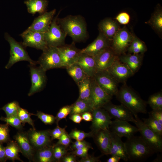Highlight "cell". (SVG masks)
<instances>
[{
  "label": "cell",
  "instance_id": "obj_1",
  "mask_svg": "<svg viewBox=\"0 0 162 162\" xmlns=\"http://www.w3.org/2000/svg\"><path fill=\"white\" fill-rule=\"evenodd\" d=\"M57 22L67 35L71 37L74 42L83 41L87 38L86 24L82 16L69 15L62 18L58 17Z\"/></svg>",
  "mask_w": 162,
  "mask_h": 162
},
{
  "label": "cell",
  "instance_id": "obj_2",
  "mask_svg": "<svg viewBox=\"0 0 162 162\" xmlns=\"http://www.w3.org/2000/svg\"><path fill=\"white\" fill-rule=\"evenodd\" d=\"M116 96L121 104L132 112L134 117L139 113H147V102L126 83L118 90Z\"/></svg>",
  "mask_w": 162,
  "mask_h": 162
},
{
  "label": "cell",
  "instance_id": "obj_3",
  "mask_svg": "<svg viewBox=\"0 0 162 162\" xmlns=\"http://www.w3.org/2000/svg\"><path fill=\"white\" fill-rule=\"evenodd\" d=\"M124 143L128 160L132 161H143L154 153L140 136L127 138Z\"/></svg>",
  "mask_w": 162,
  "mask_h": 162
},
{
  "label": "cell",
  "instance_id": "obj_4",
  "mask_svg": "<svg viewBox=\"0 0 162 162\" xmlns=\"http://www.w3.org/2000/svg\"><path fill=\"white\" fill-rule=\"evenodd\" d=\"M4 37L9 44L10 57L9 60L5 66V68L8 69L15 63L21 61H26L30 64L36 65L37 62L32 60L25 49V47L22 43L17 41L8 33H5Z\"/></svg>",
  "mask_w": 162,
  "mask_h": 162
},
{
  "label": "cell",
  "instance_id": "obj_5",
  "mask_svg": "<svg viewBox=\"0 0 162 162\" xmlns=\"http://www.w3.org/2000/svg\"><path fill=\"white\" fill-rule=\"evenodd\" d=\"M134 123L138 128L140 136L154 153L162 151V137L148 127L138 117H134Z\"/></svg>",
  "mask_w": 162,
  "mask_h": 162
},
{
  "label": "cell",
  "instance_id": "obj_6",
  "mask_svg": "<svg viewBox=\"0 0 162 162\" xmlns=\"http://www.w3.org/2000/svg\"><path fill=\"white\" fill-rule=\"evenodd\" d=\"M37 64L44 70L62 68L60 54L56 47L48 46L37 61Z\"/></svg>",
  "mask_w": 162,
  "mask_h": 162
},
{
  "label": "cell",
  "instance_id": "obj_7",
  "mask_svg": "<svg viewBox=\"0 0 162 162\" xmlns=\"http://www.w3.org/2000/svg\"><path fill=\"white\" fill-rule=\"evenodd\" d=\"M60 12L54 17L49 29L44 33L48 46L57 47L65 44L67 35L57 22Z\"/></svg>",
  "mask_w": 162,
  "mask_h": 162
},
{
  "label": "cell",
  "instance_id": "obj_8",
  "mask_svg": "<svg viewBox=\"0 0 162 162\" xmlns=\"http://www.w3.org/2000/svg\"><path fill=\"white\" fill-rule=\"evenodd\" d=\"M134 36L125 27L119 29L112 40L111 46L117 55L122 54L127 50Z\"/></svg>",
  "mask_w": 162,
  "mask_h": 162
},
{
  "label": "cell",
  "instance_id": "obj_9",
  "mask_svg": "<svg viewBox=\"0 0 162 162\" xmlns=\"http://www.w3.org/2000/svg\"><path fill=\"white\" fill-rule=\"evenodd\" d=\"M30 64V73L31 81V86L28 93V96L42 91L45 87L47 77L46 71L40 66Z\"/></svg>",
  "mask_w": 162,
  "mask_h": 162
},
{
  "label": "cell",
  "instance_id": "obj_10",
  "mask_svg": "<svg viewBox=\"0 0 162 162\" xmlns=\"http://www.w3.org/2000/svg\"><path fill=\"white\" fill-rule=\"evenodd\" d=\"M99 86L108 94L116 96L118 82L107 70L98 71L93 77Z\"/></svg>",
  "mask_w": 162,
  "mask_h": 162
},
{
  "label": "cell",
  "instance_id": "obj_11",
  "mask_svg": "<svg viewBox=\"0 0 162 162\" xmlns=\"http://www.w3.org/2000/svg\"><path fill=\"white\" fill-rule=\"evenodd\" d=\"M26 132L31 145L35 150L52 145L50 130H39L32 128Z\"/></svg>",
  "mask_w": 162,
  "mask_h": 162
},
{
  "label": "cell",
  "instance_id": "obj_12",
  "mask_svg": "<svg viewBox=\"0 0 162 162\" xmlns=\"http://www.w3.org/2000/svg\"><path fill=\"white\" fill-rule=\"evenodd\" d=\"M112 97L110 95L98 84L92 78V86L90 103L93 109L103 107L111 101Z\"/></svg>",
  "mask_w": 162,
  "mask_h": 162
},
{
  "label": "cell",
  "instance_id": "obj_13",
  "mask_svg": "<svg viewBox=\"0 0 162 162\" xmlns=\"http://www.w3.org/2000/svg\"><path fill=\"white\" fill-rule=\"evenodd\" d=\"M92 113L91 131L94 133L100 130L109 129L112 118L107 111L102 107L94 109Z\"/></svg>",
  "mask_w": 162,
  "mask_h": 162
},
{
  "label": "cell",
  "instance_id": "obj_14",
  "mask_svg": "<svg viewBox=\"0 0 162 162\" xmlns=\"http://www.w3.org/2000/svg\"><path fill=\"white\" fill-rule=\"evenodd\" d=\"M23 41L22 43L25 47H30L42 51L48 46L44 33L32 31L27 29L20 34Z\"/></svg>",
  "mask_w": 162,
  "mask_h": 162
},
{
  "label": "cell",
  "instance_id": "obj_15",
  "mask_svg": "<svg viewBox=\"0 0 162 162\" xmlns=\"http://www.w3.org/2000/svg\"><path fill=\"white\" fill-rule=\"evenodd\" d=\"M57 48L61 58L62 68H66L76 63L81 53V50L76 46L74 42L71 44H64Z\"/></svg>",
  "mask_w": 162,
  "mask_h": 162
},
{
  "label": "cell",
  "instance_id": "obj_16",
  "mask_svg": "<svg viewBox=\"0 0 162 162\" xmlns=\"http://www.w3.org/2000/svg\"><path fill=\"white\" fill-rule=\"evenodd\" d=\"M102 108L107 111L112 119L132 122L134 123L135 121L132 112L121 104L119 105H115L110 101Z\"/></svg>",
  "mask_w": 162,
  "mask_h": 162
},
{
  "label": "cell",
  "instance_id": "obj_17",
  "mask_svg": "<svg viewBox=\"0 0 162 162\" xmlns=\"http://www.w3.org/2000/svg\"><path fill=\"white\" fill-rule=\"evenodd\" d=\"M56 9L46 12L34 20L32 24L26 29L32 31L44 33L49 29L54 17Z\"/></svg>",
  "mask_w": 162,
  "mask_h": 162
},
{
  "label": "cell",
  "instance_id": "obj_18",
  "mask_svg": "<svg viewBox=\"0 0 162 162\" xmlns=\"http://www.w3.org/2000/svg\"><path fill=\"white\" fill-rule=\"evenodd\" d=\"M106 70L118 83L123 84L126 83L128 79L134 75L127 65L119 60L118 58Z\"/></svg>",
  "mask_w": 162,
  "mask_h": 162
},
{
  "label": "cell",
  "instance_id": "obj_19",
  "mask_svg": "<svg viewBox=\"0 0 162 162\" xmlns=\"http://www.w3.org/2000/svg\"><path fill=\"white\" fill-rule=\"evenodd\" d=\"M109 130L121 138L130 137L139 132L138 128L130 124L129 122L117 120L112 121Z\"/></svg>",
  "mask_w": 162,
  "mask_h": 162
},
{
  "label": "cell",
  "instance_id": "obj_20",
  "mask_svg": "<svg viewBox=\"0 0 162 162\" xmlns=\"http://www.w3.org/2000/svg\"><path fill=\"white\" fill-rule=\"evenodd\" d=\"M111 47L110 46L94 57L98 71L106 70L118 58Z\"/></svg>",
  "mask_w": 162,
  "mask_h": 162
},
{
  "label": "cell",
  "instance_id": "obj_21",
  "mask_svg": "<svg viewBox=\"0 0 162 162\" xmlns=\"http://www.w3.org/2000/svg\"><path fill=\"white\" fill-rule=\"evenodd\" d=\"M13 138L22 154L29 161H32L35 150L31 145L26 132L19 130Z\"/></svg>",
  "mask_w": 162,
  "mask_h": 162
},
{
  "label": "cell",
  "instance_id": "obj_22",
  "mask_svg": "<svg viewBox=\"0 0 162 162\" xmlns=\"http://www.w3.org/2000/svg\"><path fill=\"white\" fill-rule=\"evenodd\" d=\"M110 40L101 33L92 43L81 50V53H86L93 57L106 48L111 46Z\"/></svg>",
  "mask_w": 162,
  "mask_h": 162
},
{
  "label": "cell",
  "instance_id": "obj_23",
  "mask_svg": "<svg viewBox=\"0 0 162 162\" xmlns=\"http://www.w3.org/2000/svg\"><path fill=\"white\" fill-rule=\"evenodd\" d=\"M94 142L102 154L108 155L111 144V135L109 129H102L93 133Z\"/></svg>",
  "mask_w": 162,
  "mask_h": 162
},
{
  "label": "cell",
  "instance_id": "obj_24",
  "mask_svg": "<svg viewBox=\"0 0 162 162\" xmlns=\"http://www.w3.org/2000/svg\"><path fill=\"white\" fill-rule=\"evenodd\" d=\"M111 144L109 154L119 157L124 161L127 162L128 158L126 151L124 142L121 137L110 131Z\"/></svg>",
  "mask_w": 162,
  "mask_h": 162
},
{
  "label": "cell",
  "instance_id": "obj_25",
  "mask_svg": "<svg viewBox=\"0 0 162 162\" xmlns=\"http://www.w3.org/2000/svg\"><path fill=\"white\" fill-rule=\"evenodd\" d=\"M76 62L80 65L88 76L93 77L98 71L94 57L86 53H81Z\"/></svg>",
  "mask_w": 162,
  "mask_h": 162
},
{
  "label": "cell",
  "instance_id": "obj_26",
  "mask_svg": "<svg viewBox=\"0 0 162 162\" xmlns=\"http://www.w3.org/2000/svg\"><path fill=\"white\" fill-rule=\"evenodd\" d=\"M143 54L129 53L118 56L121 62L127 65L134 74L140 69L142 65Z\"/></svg>",
  "mask_w": 162,
  "mask_h": 162
},
{
  "label": "cell",
  "instance_id": "obj_27",
  "mask_svg": "<svg viewBox=\"0 0 162 162\" xmlns=\"http://www.w3.org/2000/svg\"><path fill=\"white\" fill-rule=\"evenodd\" d=\"M100 32L110 41L120 28L118 22L112 19L105 18L101 20L98 25Z\"/></svg>",
  "mask_w": 162,
  "mask_h": 162
},
{
  "label": "cell",
  "instance_id": "obj_28",
  "mask_svg": "<svg viewBox=\"0 0 162 162\" xmlns=\"http://www.w3.org/2000/svg\"><path fill=\"white\" fill-rule=\"evenodd\" d=\"M53 146L51 145L35 150L32 161L56 162L53 155Z\"/></svg>",
  "mask_w": 162,
  "mask_h": 162
},
{
  "label": "cell",
  "instance_id": "obj_29",
  "mask_svg": "<svg viewBox=\"0 0 162 162\" xmlns=\"http://www.w3.org/2000/svg\"><path fill=\"white\" fill-rule=\"evenodd\" d=\"M24 3L28 13L34 14L38 13L41 15L46 11L49 1L47 0H27Z\"/></svg>",
  "mask_w": 162,
  "mask_h": 162
},
{
  "label": "cell",
  "instance_id": "obj_30",
  "mask_svg": "<svg viewBox=\"0 0 162 162\" xmlns=\"http://www.w3.org/2000/svg\"><path fill=\"white\" fill-rule=\"evenodd\" d=\"M79 96L78 99L89 101L91 96L92 78L86 76L78 84Z\"/></svg>",
  "mask_w": 162,
  "mask_h": 162
},
{
  "label": "cell",
  "instance_id": "obj_31",
  "mask_svg": "<svg viewBox=\"0 0 162 162\" xmlns=\"http://www.w3.org/2000/svg\"><path fill=\"white\" fill-rule=\"evenodd\" d=\"M7 143L4 148L7 159L14 162L16 160L23 162L20 158L19 153H21V151L15 141L10 140Z\"/></svg>",
  "mask_w": 162,
  "mask_h": 162
},
{
  "label": "cell",
  "instance_id": "obj_32",
  "mask_svg": "<svg viewBox=\"0 0 162 162\" xmlns=\"http://www.w3.org/2000/svg\"><path fill=\"white\" fill-rule=\"evenodd\" d=\"M65 68L68 74L77 85L87 76L81 67L76 62Z\"/></svg>",
  "mask_w": 162,
  "mask_h": 162
},
{
  "label": "cell",
  "instance_id": "obj_33",
  "mask_svg": "<svg viewBox=\"0 0 162 162\" xmlns=\"http://www.w3.org/2000/svg\"><path fill=\"white\" fill-rule=\"evenodd\" d=\"M71 105V110L70 114L82 113L86 112H92L93 109L89 101L77 99Z\"/></svg>",
  "mask_w": 162,
  "mask_h": 162
},
{
  "label": "cell",
  "instance_id": "obj_34",
  "mask_svg": "<svg viewBox=\"0 0 162 162\" xmlns=\"http://www.w3.org/2000/svg\"><path fill=\"white\" fill-rule=\"evenodd\" d=\"M127 50L129 53L143 54L147 49L143 42L134 36Z\"/></svg>",
  "mask_w": 162,
  "mask_h": 162
},
{
  "label": "cell",
  "instance_id": "obj_35",
  "mask_svg": "<svg viewBox=\"0 0 162 162\" xmlns=\"http://www.w3.org/2000/svg\"><path fill=\"white\" fill-rule=\"evenodd\" d=\"M153 29L158 32L162 31V12L158 9L154 13L150 19L147 22Z\"/></svg>",
  "mask_w": 162,
  "mask_h": 162
},
{
  "label": "cell",
  "instance_id": "obj_36",
  "mask_svg": "<svg viewBox=\"0 0 162 162\" xmlns=\"http://www.w3.org/2000/svg\"><path fill=\"white\" fill-rule=\"evenodd\" d=\"M144 123L153 131L162 136V125L157 120L149 115L147 118H143Z\"/></svg>",
  "mask_w": 162,
  "mask_h": 162
},
{
  "label": "cell",
  "instance_id": "obj_37",
  "mask_svg": "<svg viewBox=\"0 0 162 162\" xmlns=\"http://www.w3.org/2000/svg\"><path fill=\"white\" fill-rule=\"evenodd\" d=\"M147 103L152 110L162 109V93L158 92L151 95Z\"/></svg>",
  "mask_w": 162,
  "mask_h": 162
},
{
  "label": "cell",
  "instance_id": "obj_38",
  "mask_svg": "<svg viewBox=\"0 0 162 162\" xmlns=\"http://www.w3.org/2000/svg\"><path fill=\"white\" fill-rule=\"evenodd\" d=\"M32 115L34 114L29 113L26 109L20 107L19 108L17 116L23 125L24 126L26 123H27L31 125L33 128L35 129L34 121L31 117Z\"/></svg>",
  "mask_w": 162,
  "mask_h": 162
},
{
  "label": "cell",
  "instance_id": "obj_39",
  "mask_svg": "<svg viewBox=\"0 0 162 162\" xmlns=\"http://www.w3.org/2000/svg\"><path fill=\"white\" fill-rule=\"evenodd\" d=\"M20 107L17 101H14L7 103L2 107L1 109L4 112L6 116H17Z\"/></svg>",
  "mask_w": 162,
  "mask_h": 162
},
{
  "label": "cell",
  "instance_id": "obj_40",
  "mask_svg": "<svg viewBox=\"0 0 162 162\" xmlns=\"http://www.w3.org/2000/svg\"><path fill=\"white\" fill-rule=\"evenodd\" d=\"M0 120L19 130H22L23 129L24 125L17 116L6 117L2 116Z\"/></svg>",
  "mask_w": 162,
  "mask_h": 162
},
{
  "label": "cell",
  "instance_id": "obj_41",
  "mask_svg": "<svg viewBox=\"0 0 162 162\" xmlns=\"http://www.w3.org/2000/svg\"><path fill=\"white\" fill-rule=\"evenodd\" d=\"M53 153L56 162L61 161L62 159L67 154V147L55 144L53 145Z\"/></svg>",
  "mask_w": 162,
  "mask_h": 162
},
{
  "label": "cell",
  "instance_id": "obj_42",
  "mask_svg": "<svg viewBox=\"0 0 162 162\" xmlns=\"http://www.w3.org/2000/svg\"><path fill=\"white\" fill-rule=\"evenodd\" d=\"M69 135L71 139H74L76 140H82L87 137H92L93 134L91 131L89 133H86L76 128L72 130Z\"/></svg>",
  "mask_w": 162,
  "mask_h": 162
},
{
  "label": "cell",
  "instance_id": "obj_43",
  "mask_svg": "<svg viewBox=\"0 0 162 162\" xmlns=\"http://www.w3.org/2000/svg\"><path fill=\"white\" fill-rule=\"evenodd\" d=\"M9 125L7 123L0 124V144L7 143L10 140Z\"/></svg>",
  "mask_w": 162,
  "mask_h": 162
},
{
  "label": "cell",
  "instance_id": "obj_44",
  "mask_svg": "<svg viewBox=\"0 0 162 162\" xmlns=\"http://www.w3.org/2000/svg\"><path fill=\"white\" fill-rule=\"evenodd\" d=\"M34 115L36 116L43 123L46 125H51L56 122V118L52 115L45 113L40 111H37Z\"/></svg>",
  "mask_w": 162,
  "mask_h": 162
},
{
  "label": "cell",
  "instance_id": "obj_45",
  "mask_svg": "<svg viewBox=\"0 0 162 162\" xmlns=\"http://www.w3.org/2000/svg\"><path fill=\"white\" fill-rule=\"evenodd\" d=\"M71 110V105L64 106L59 110L55 117L57 125H58V123L61 120L65 118L68 115L70 114Z\"/></svg>",
  "mask_w": 162,
  "mask_h": 162
},
{
  "label": "cell",
  "instance_id": "obj_46",
  "mask_svg": "<svg viewBox=\"0 0 162 162\" xmlns=\"http://www.w3.org/2000/svg\"><path fill=\"white\" fill-rule=\"evenodd\" d=\"M62 128L58 125L52 130H50V134L52 140L54 139H58L62 135L65 131V128Z\"/></svg>",
  "mask_w": 162,
  "mask_h": 162
},
{
  "label": "cell",
  "instance_id": "obj_47",
  "mask_svg": "<svg viewBox=\"0 0 162 162\" xmlns=\"http://www.w3.org/2000/svg\"><path fill=\"white\" fill-rule=\"evenodd\" d=\"M85 147H88L93 149L91 144L84 140H76L73 142L70 147L71 149L73 150Z\"/></svg>",
  "mask_w": 162,
  "mask_h": 162
},
{
  "label": "cell",
  "instance_id": "obj_48",
  "mask_svg": "<svg viewBox=\"0 0 162 162\" xmlns=\"http://www.w3.org/2000/svg\"><path fill=\"white\" fill-rule=\"evenodd\" d=\"M115 19L120 24L125 25L128 24L130 22V16L128 13L122 12L118 14Z\"/></svg>",
  "mask_w": 162,
  "mask_h": 162
},
{
  "label": "cell",
  "instance_id": "obj_49",
  "mask_svg": "<svg viewBox=\"0 0 162 162\" xmlns=\"http://www.w3.org/2000/svg\"><path fill=\"white\" fill-rule=\"evenodd\" d=\"M58 140L56 144L62 145L67 147L72 142L71 139L66 131L62 135Z\"/></svg>",
  "mask_w": 162,
  "mask_h": 162
},
{
  "label": "cell",
  "instance_id": "obj_50",
  "mask_svg": "<svg viewBox=\"0 0 162 162\" xmlns=\"http://www.w3.org/2000/svg\"><path fill=\"white\" fill-rule=\"evenodd\" d=\"M149 114L162 125V109H153Z\"/></svg>",
  "mask_w": 162,
  "mask_h": 162
},
{
  "label": "cell",
  "instance_id": "obj_51",
  "mask_svg": "<svg viewBox=\"0 0 162 162\" xmlns=\"http://www.w3.org/2000/svg\"><path fill=\"white\" fill-rule=\"evenodd\" d=\"M90 148L85 147L73 150L72 154L76 156L83 158L86 157L88 155V152Z\"/></svg>",
  "mask_w": 162,
  "mask_h": 162
},
{
  "label": "cell",
  "instance_id": "obj_52",
  "mask_svg": "<svg viewBox=\"0 0 162 162\" xmlns=\"http://www.w3.org/2000/svg\"><path fill=\"white\" fill-rule=\"evenodd\" d=\"M99 157H95L93 155H88L85 157L78 161L79 162H98L100 161Z\"/></svg>",
  "mask_w": 162,
  "mask_h": 162
},
{
  "label": "cell",
  "instance_id": "obj_53",
  "mask_svg": "<svg viewBox=\"0 0 162 162\" xmlns=\"http://www.w3.org/2000/svg\"><path fill=\"white\" fill-rule=\"evenodd\" d=\"M76 156L73 154L65 155L61 159V161L63 162H76Z\"/></svg>",
  "mask_w": 162,
  "mask_h": 162
},
{
  "label": "cell",
  "instance_id": "obj_54",
  "mask_svg": "<svg viewBox=\"0 0 162 162\" xmlns=\"http://www.w3.org/2000/svg\"><path fill=\"white\" fill-rule=\"evenodd\" d=\"M69 118L74 123L77 124L80 123L82 120L81 114H70Z\"/></svg>",
  "mask_w": 162,
  "mask_h": 162
},
{
  "label": "cell",
  "instance_id": "obj_55",
  "mask_svg": "<svg viewBox=\"0 0 162 162\" xmlns=\"http://www.w3.org/2000/svg\"><path fill=\"white\" fill-rule=\"evenodd\" d=\"M82 120L86 122L92 121L93 116L92 112H84L81 114Z\"/></svg>",
  "mask_w": 162,
  "mask_h": 162
},
{
  "label": "cell",
  "instance_id": "obj_56",
  "mask_svg": "<svg viewBox=\"0 0 162 162\" xmlns=\"http://www.w3.org/2000/svg\"><path fill=\"white\" fill-rule=\"evenodd\" d=\"M7 160L4 147L2 144H0V162H5Z\"/></svg>",
  "mask_w": 162,
  "mask_h": 162
},
{
  "label": "cell",
  "instance_id": "obj_57",
  "mask_svg": "<svg viewBox=\"0 0 162 162\" xmlns=\"http://www.w3.org/2000/svg\"><path fill=\"white\" fill-rule=\"evenodd\" d=\"M121 159V158L117 156L111 155L106 161L107 162H118Z\"/></svg>",
  "mask_w": 162,
  "mask_h": 162
},
{
  "label": "cell",
  "instance_id": "obj_58",
  "mask_svg": "<svg viewBox=\"0 0 162 162\" xmlns=\"http://www.w3.org/2000/svg\"><path fill=\"white\" fill-rule=\"evenodd\" d=\"M156 158L153 160L154 162H160L161 161V158L160 156H158Z\"/></svg>",
  "mask_w": 162,
  "mask_h": 162
}]
</instances>
